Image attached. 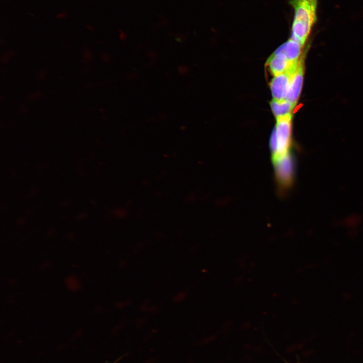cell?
Listing matches in <instances>:
<instances>
[{"label":"cell","instance_id":"obj_3","mask_svg":"<svg viewBox=\"0 0 363 363\" xmlns=\"http://www.w3.org/2000/svg\"><path fill=\"white\" fill-rule=\"evenodd\" d=\"M298 63H290L285 54L279 47L268 59L267 65L271 74L274 76L286 72L296 67Z\"/></svg>","mask_w":363,"mask_h":363},{"label":"cell","instance_id":"obj_4","mask_svg":"<svg viewBox=\"0 0 363 363\" xmlns=\"http://www.w3.org/2000/svg\"><path fill=\"white\" fill-rule=\"evenodd\" d=\"M303 80L302 61H299L296 69L293 74L289 92L286 100L295 105L299 95Z\"/></svg>","mask_w":363,"mask_h":363},{"label":"cell","instance_id":"obj_6","mask_svg":"<svg viewBox=\"0 0 363 363\" xmlns=\"http://www.w3.org/2000/svg\"><path fill=\"white\" fill-rule=\"evenodd\" d=\"M270 106L276 118L290 113L295 105L286 99L280 100L273 99L270 103Z\"/></svg>","mask_w":363,"mask_h":363},{"label":"cell","instance_id":"obj_2","mask_svg":"<svg viewBox=\"0 0 363 363\" xmlns=\"http://www.w3.org/2000/svg\"><path fill=\"white\" fill-rule=\"evenodd\" d=\"M297 66L289 69L285 73L274 76L272 79L270 86L273 99L278 100L286 99L291 80Z\"/></svg>","mask_w":363,"mask_h":363},{"label":"cell","instance_id":"obj_1","mask_svg":"<svg viewBox=\"0 0 363 363\" xmlns=\"http://www.w3.org/2000/svg\"><path fill=\"white\" fill-rule=\"evenodd\" d=\"M318 0H289L294 15L291 38L303 46L317 21Z\"/></svg>","mask_w":363,"mask_h":363},{"label":"cell","instance_id":"obj_7","mask_svg":"<svg viewBox=\"0 0 363 363\" xmlns=\"http://www.w3.org/2000/svg\"><path fill=\"white\" fill-rule=\"evenodd\" d=\"M123 357V356H122L120 357L119 358H117V359L116 360H115L113 363H117L119 360H120V359H122V358Z\"/></svg>","mask_w":363,"mask_h":363},{"label":"cell","instance_id":"obj_5","mask_svg":"<svg viewBox=\"0 0 363 363\" xmlns=\"http://www.w3.org/2000/svg\"><path fill=\"white\" fill-rule=\"evenodd\" d=\"M280 47L290 63L295 64L299 62L298 57L302 47L299 43L290 38Z\"/></svg>","mask_w":363,"mask_h":363}]
</instances>
